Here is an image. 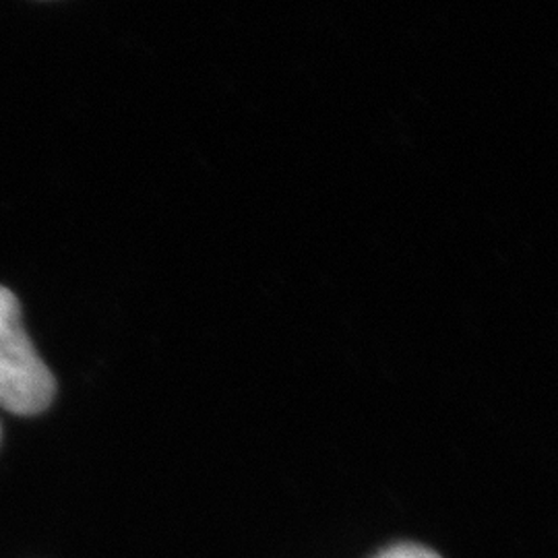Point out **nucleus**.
Masks as SVG:
<instances>
[{"label":"nucleus","mask_w":558,"mask_h":558,"mask_svg":"<svg viewBox=\"0 0 558 558\" xmlns=\"http://www.w3.org/2000/svg\"><path fill=\"white\" fill-rule=\"evenodd\" d=\"M54 391L57 380L21 325L20 300L0 286V405L20 416L40 414Z\"/></svg>","instance_id":"obj_1"},{"label":"nucleus","mask_w":558,"mask_h":558,"mask_svg":"<svg viewBox=\"0 0 558 558\" xmlns=\"http://www.w3.org/2000/svg\"><path fill=\"white\" fill-rule=\"evenodd\" d=\"M375 558H440L435 550L426 548V546H420V544H398V546H391L387 550H383L380 555Z\"/></svg>","instance_id":"obj_2"}]
</instances>
